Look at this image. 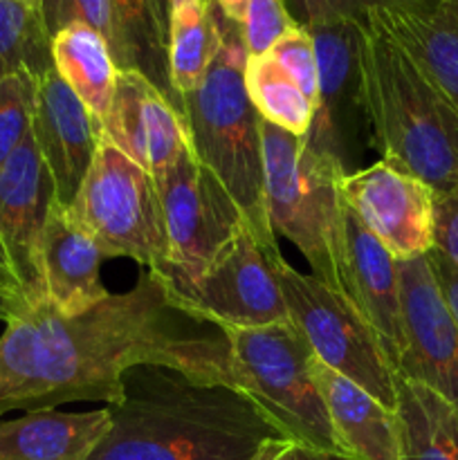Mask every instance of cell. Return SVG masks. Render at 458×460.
<instances>
[{
    "mask_svg": "<svg viewBox=\"0 0 458 460\" xmlns=\"http://www.w3.org/2000/svg\"><path fill=\"white\" fill-rule=\"evenodd\" d=\"M0 416L66 402H119L124 373L164 367L207 385L233 386L227 335L180 308L146 270L128 292L108 295L76 317L48 299L3 314ZM236 389V386H233Z\"/></svg>",
    "mask_w": 458,
    "mask_h": 460,
    "instance_id": "6da1fadb",
    "label": "cell"
},
{
    "mask_svg": "<svg viewBox=\"0 0 458 460\" xmlns=\"http://www.w3.org/2000/svg\"><path fill=\"white\" fill-rule=\"evenodd\" d=\"M108 404L112 425L90 460H250L278 429L227 385H207L164 367L124 373Z\"/></svg>",
    "mask_w": 458,
    "mask_h": 460,
    "instance_id": "7a4b0ae2",
    "label": "cell"
},
{
    "mask_svg": "<svg viewBox=\"0 0 458 460\" xmlns=\"http://www.w3.org/2000/svg\"><path fill=\"white\" fill-rule=\"evenodd\" d=\"M366 22L373 148L434 193L458 187V108L380 22Z\"/></svg>",
    "mask_w": 458,
    "mask_h": 460,
    "instance_id": "3957f363",
    "label": "cell"
},
{
    "mask_svg": "<svg viewBox=\"0 0 458 460\" xmlns=\"http://www.w3.org/2000/svg\"><path fill=\"white\" fill-rule=\"evenodd\" d=\"M220 48L200 85L178 99L193 155L220 180L263 247H277L265 205L260 115L245 88L241 27L220 13Z\"/></svg>",
    "mask_w": 458,
    "mask_h": 460,
    "instance_id": "277c9868",
    "label": "cell"
},
{
    "mask_svg": "<svg viewBox=\"0 0 458 460\" xmlns=\"http://www.w3.org/2000/svg\"><path fill=\"white\" fill-rule=\"evenodd\" d=\"M265 205L274 236L304 254L313 277L346 295L341 171L304 137L260 119ZM348 296V295H346Z\"/></svg>",
    "mask_w": 458,
    "mask_h": 460,
    "instance_id": "5b68a950",
    "label": "cell"
},
{
    "mask_svg": "<svg viewBox=\"0 0 458 460\" xmlns=\"http://www.w3.org/2000/svg\"><path fill=\"white\" fill-rule=\"evenodd\" d=\"M229 368L241 394L256 404L283 438L305 449L346 456L314 382L313 350L287 322L260 328H225Z\"/></svg>",
    "mask_w": 458,
    "mask_h": 460,
    "instance_id": "8992f818",
    "label": "cell"
},
{
    "mask_svg": "<svg viewBox=\"0 0 458 460\" xmlns=\"http://www.w3.org/2000/svg\"><path fill=\"white\" fill-rule=\"evenodd\" d=\"M67 209L94 238L103 256L133 259L151 272L166 268L169 238L155 178L108 142L103 133Z\"/></svg>",
    "mask_w": 458,
    "mask_h": 460,
    "instance_id": "52a82bcc",
    "label": "cell"
},
{
    "mask_svg": "<svg viewBox=\"0 0 458 460\" xmlns=\"http://www.w3.org/2000/svg\"><path fill=\"white\" fill-rule=\"evenodd\" d=\"M287 317L308 341L314 358L395 411L398 376L357 305L313 274H301L281 252L269 254Z\"/></svg>",
    "mask_w": 458,
    "mask_h": 460,
    "instance_id": "ba28073f",
    "label": "cell"
},
{
    "mask_svg": "<svg viewBox=\"0 0 458 460\" xmlns=\"http://www.w3.org/2000/svg\"><path fill=\"white\" fill-rule=\"evenodd\" d=\"M314 45L319 99L305 142L326 155L341 175L364 169L373 148L366 85V18H335L305 27Z\"/></svg>",
    "mask_w": 458,
    "mask_h": 460,
    "instance_id": "9c48e42d",
    "label": "cell"
},
{
    "mask_svg": "<svg viewBox=\"0 0 458 460\" xmlns=\"http://www.w3.org/2000/svg\"><path fill=\"white\" fill-rule=\"evenodd\" d=\"M155 182L169 238V261L155 274L178 290L200 277L245 216L220 180L193 155L191 144Z\"/></svg>",
    "mask_w": 458,
    "mask_h": 460,
    "instance_id": "30bf717a",
    "label": "cell"
},
{
    "mask_svg": "<svg viewBox=\"0 0 458 460\" xmlns=\"http://www.w3.org/2000/svg\"><path fill=\"white\" fill-rule=\"evenodd\" d=\"M272 252L278 247L260 245L254 229L242 220L196 281L178 290L166 288L180 308L220 331L287 322V308L269 263Z\"/></svg>",
    "mask_w": 458,
    "mask_h": 460,
    "instance_id": "8fae6325",
    "label": "cell"
},
{
    "mask_svg": "<svg viewBox=\"0 0 458 460\" xmlns=\"http://www.w3.org/2000/svg\"><path fill=\"white\" fill-rule=\"evenodd\" d=\"M52 200V178L30 130L0 166V317L12 308L48 299L40 241Z\"/></svg>",
    "mask_w": 458,
    "mask_h": 460,
    "instance_id": "7c38bea8",
    "label": "cell"
},
{
    "mask_svg": "<svg viewBox=\"0 0 458 460\" xmlns=\"http://www.w3.org/2000/svg\"><path fill=\"white\" fill-rule=\"evenodd\" d=\"M404 350L398 376L458 407V322L425 256L398 261Z\"/></svg>",
    "mask_w": 458,
    "mask_h": 460,
    "instance_id": "4fadbf2b",
    "label": "cell"
},
{
    "mask_svg": "<svg viewBox=\"0 0 458 460\" xmlns=\"http://www.w3.org/2000/svg\"><path fill=\"white\" fill-rule=\"evenodd\" d=\"M339 193L395 261L434 250L436 193L422 180L380 160L344 175Z\"/></svg>",
    "mask_w": 458,
    "mask_h": 460,
    "instance_id": "5bb4252c",
    "label": "cell"
},
{
    "mask_svg": "<svg viewBox=\"0 0 458 460\" xmlns=\"http://www.w3.org/2000/svg\"><path fill=\"white\" fill-rule=\"evenodd\" d=\"M101 133L153 178L191 144L182 112L137 70H119L117 75Z\"/></svg>",
    "mask_w": 458,
    "mask_h": 460,
    "instance_id": "9a60e30c",
    "label": "cell"
},
{
    "mask_svg": "<svg viewBox=\"0 0 458 460\" xmlns=\"http://www.w3.org/2000/svg\"><path fill=\"white\" fill-rule=\"evenodd\" d=\"M31 135L54 184V198L70 205L101 139V124L54 66L36 76Z\"/></svg>",
    "mask_w": 458,
    "mask_h": 460,
    "instance_id": "2e32d148",
    "label": "cell"
},
{
    "mask_svg": "<svg viewBox=\"0 0 458 460\" xmlns=\"http://www.w3.org/2000/svg\"><path fill=\"white\" fill-rule=\"evenodd\" d=\"M344 277L346 295L357 305L377 340L384 346L398 376L402 359V314H400L398 261L368 232L344 202Z\"/></svg>",
    "mask_w": 458,
    "mask_h": 460,
    "instance_id": "e0dca14e",
    "label": "cell"
},
{
    "mask_svg": "<svg viewBox=\"0 0 458 460\" xmlns=\"http://www.w3.org/2000/svg\"><path fill=\"white\" fill-rule=\"evenodd\" d=\"M101 259L94 238L54 198L40 241V270L45 295L58 314H84L110 295L99 279Z\"/></svg>",
    "mask_w": 458,
    "mask_h": 460,
    "instance_id": "ac0fdd59",
    "label": "cell"
},
{
    "mask_svg": "<svg viewBox=\"0 0 458 460\" xmlns=\"http://www.w3.org/2000/svg\"><path fill=\"white\" fill-rule=\"evenodd\" d=\"M310 368L346 456L353 460H400L395 411L317 358H313Z\"/></svg>",
    "mask_w": 458,
    "mask_h": 460,
    "instance_id": "d6986e66",
    "label": "cell"
},
{
    "mask_svg": "<svg viewBox=\"0 0 458 460\" xmlns=\"http://www.w3.org/2000/svg\"><path fill=\"white\" fill-rule=\"evenodd\" d=\"M112 418L108 407L94 411H31L0 420V460H90Z\"/></svg>",
    "mask_w": 458,
    "mask_h": 460,
    "instance_id": "ffe728a7",
    "label": "cell"
},
{
    "mask_svg": "<svg viewBox=\"0 0 458 460\" xmlns=\"http://www.w3.org/2000/svg\"><path fill=\"white\" fill-rule=\"evenodd\" d=\"M420 70L458 108V7L440 0L431 13L371 12Z\"/></svg>",
    "mask_w": 458,
    "mask_h": 460,
    "instance_id": "44dd1931",
    "label": "cell"
},
{
    "mask_svg": "<svg viewBox=\"0 0 458 460\" xmlns=\"http://www.w3.org/2000/svg\"><path fill=\"white\" fill-rule=\"evenodd\" d=\"M49 49L54 70L101 124L119 75L106 39L92 27L75 22L52 36Z\"/></svg>",
    "mask_w": 458,
    "mask_h": 460,
    "instance_id": "7402d4cb",
    "label": "cell"
},
{
    "mask_svg": "<svg viewBox=\"0 0 458 460\" xmlns=\"http://www.w3.org/2000/svg\"><path fill=\"white\" fill-rule=\"evenodd\" d=\"M400 460H458V407L398 376Z\"/></svg>",
    "mask_w": 458,
    "mask_h": 460,
    "instance_id": "603a6c76",
    "label": "cell"
},
{
    "mask_svg": "<svg viewBox=\"0 0 458 460\" xmlns=\"http://www.w3.org/2000/svg\"><path fill=\"white\" fill-rule=\"evenodd\" d=\"M220 9L214 0H187L169 9L166 66L175 99L200 85L220 48ZM178 106V103H175Z\"/></svg>",
    "mask_w": 458,
    "mask_h": 460,
    "instance_id": "cb8c5ba5",
    "label": "cell"
},
{
    "mask_svg": "<svg viewBox=\"0 0 458 460\" xmlns=\"http://www.w3.org/2000/svg\"><path fill=\"white\" fill-rule=\"evenodd\" d=\"M112 7L124 43V70L142 72L175 106L178 99L171 88L166 66L169 21L160 16L153 0H112Z\"/></svg>",
    "mask_w": 458,
    "mask_h": 460,
    "instance_id": "d4e9b609",
    "label": "cell"
},
{
    "mask_svg": "<svg viewBox=\"0 0 458 460\" xmlns=\"http://www.w3.org/2000/svg\"><path fill=\"white\" fill-rule=\"evenodd\" d=\"M245 88L251 106L260 119L287 133L304 137L314 117L310 99L295 85V81L272 61L269 54L247 57Z\"/></svg>",
    "mask_w": 458,
    "mask_h": 460,
    "instance_id": "484cf974",
    "label": "cell"
},
{
    "mask_svg": "<svg viewBox=\"0 0 458 460\" xmlns=\"http://www.w3.org/2000/svg\"><path fill=\"white\" fill-rule=\"evenodd\" d=\"M49 34L36 7L0 0V81L18 72L43 75L54 66Z\"/></svg>",
    "mask_w": 458,
    "mask_h": 460,
    "instance_id": "4316f807",
    "label": "cell"
},
{
    "mask_svg": "<svg viewBox=\"0 0 458 460\" xmlns=\"http://www.w3.org/2000/svg\"><path fill=\"white\" fill-rule=\"evenodd\" d=\"M40 18L49 39L63 27L84 22L106 39L119 70H124V43L117 27L112 0H40Z\"/></svg>",
    "mask_w": 458,
    "mask_h": 460,
    "instance_id": "83f0119b",
    "label": "cell"
},
{
    "mask_svg": "<svg viewBox=\"0 0 458 460\" xmlns=\"http://www.w3.org/2000/svg\"><path fill=\"white\" fill-rule=\"evenodd\" d=\"M299 25L335 21V18H366L371 12L431 13L440 0H283Z\"/></svg>",
    "mask_w": 458,
    "mask_h": 460,
    "instance_id": "f1b7e54d",
    "label": "cell"
},
{
    "mask_svg": "<svg viewBox=\"0 0 458 460\" xmlns=\"http://www.w3.org/2000/svg\"><path fill=\"white\" fill-rule=\"evenodd\" d=\"M36 75L18 72L0 81V166L31 130Z\"/></svg>",
    "mask_w": 458,
    "mask_h": 460,
    "instance_id": "f546056e",
    "label": "cell"
},
{
    "mask_svg": "<svg viewBox=\"0 0 458 460\" xmlns=\"http://www.w3.org/2000/svg\"><path fill=\"white\" fill-rule=\"evenodd\" d=\"M299 22L290 16L283 0H247L242 21L238 22L247 57H263L283 34Z\"/></svg>",
    "mask_w": 458,
    "mask_h": 460,
    "instance_id": "4dcf8cb0",
    "label": "cell"
},
{
    "mask_svg": "<svg viewBox=\"0 0 458 460\" xmlns=\"http://www.w3.org/2000/svg\"><path fill=\"white\" fill-rule=\"evenodd\" d=\"M272 61L295 81L296 88L310 99L314 108H317L319 99V75H317V58H314V45L310 39L308 30L304 25L292 27L287 34L274 43L269 49Z\"/></svg>",
    "mask_w": 458,
    "mask_h": 460,
    "instance_id": "1f68e13d",
    "label": "cell"
},
{
    "mask_svg": "<svg viewBox=\"0 0 458 460\" xmlns=\"http://www.w3.org/2000/svg\"><path fill=\"white\" fill-rule=\"evenodd\" d=\"M434 250L458 268V187L436 193L434 200Z\"/></svg>",
    "mask_w": 458,
    "mask_h": 460,
    "instance_id": "d6a6232c",
    "label": "cell"
},
{
    "mask_svg": "<svg viewBox=\"0 0 458 460\" xmlns=\"http://www.w3.org/2000/svg\"><path fill=\"white\" fill-rule=\"evenodd\" d=\"M427 261H429L431 272H434L436 281H438L440 292H443L454 319L458 322V268H454V265L436 250L427 252Z\"/></svg>",
    "mask_w": 458,
    "mask_h": 460,
    "instance_id": "836d02e7",
    "label": "cell"
},
{
    "mask_svg": "<svg viewBox=\"0 0 458 460\" xmlns=\"http://www.w3.org/2000/svg\"><path fill=\"white\" fill-rule=\"evenodd\" d=\"M299 449L301 445H296L295 440L278 436V438L265 440L250 460H301Z\"/></svg>",
    "mask_w": 458,
    "mask_h": 460,
    "instance_id": "e575fe53",
    "label": "cell"
},
{
    "mask_svg": "<svg viewBox=\"0 0 458 460\" xmlns=\"http://www.w3.org/2000/svg\"><path fill=\"white\" fill-rule=\"evenodd\" d=\"M214 4L220 9L225 18L233 22H241L242 16H245L247 0H214Z\"/></svg>",
    "mask_w": 458,
    "mask_h": 460,
    "instance_id": "d590c367",
    "label": "cell"
},
{
    "mask_svg": "<svg viewBox=\"0 0 458 460\" xmlns=\"http://www.w3.org/2000/svg\"><path fill=\"white\" fill-rule=\"evenodd\" d=\"M301 460H353L348 456H339V454H323V452H314V449H299Z\"/></svg>",
    "mask_w": 458,
    "mask_h": 460,
    "instance_id": "8d00e7d4",
    "label": "cell"
},
{
    "mask_svg": "<svg viewBox=\"0 0 458 460\" xmlns=\"http://www.w3.org/2000/svg\"><path fill=\"white\" fill-rule=\"evenodd\" d=\"M153 4H155V9L160 12V16L169 21V0H153Z\"/></svg>",
    "mask_w": 458,
    "mask_h": 460,
    "instance_id": "74e56055",
    "label": "cell"
},
{
    "mask_svg": "<svg viewBox=\"0 0 458 460\" xmlns=\"http://www.w3.org/2000/svg\"><path fill=\"white\" fill-rule=\"evenodd\" d=\"M18 3H27V4H31V7L39 9V3H40V0H18Z\"/></svg>",
    "mask_w": 458,
    "mask_h": 460,
    "instance_id": "f35d334b",
    "label": "cell"
},
{
    "mask_svg": "<svg viewBox=\"0 0 458 460\" xmlns=\"http://www.w3.org/2000/svg\"><path fill=\"white\" fill-rule=\"evenodd\" d=\"M182 3H187V0H169V9L178 7V4H182Z\"/></svg>",
    "mask_w": 458,
    "mask_h": 460,
    "instance_id": "ab89813d",
    "label": "cell"
}]
</instances>
